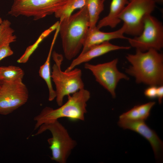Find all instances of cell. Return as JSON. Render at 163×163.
<instances>
[{
  "instance_id": "6da1fadb",
  "label": "cell",
  "mask_w": 163,
  "mask_h": 163,
  "mask_svg": "<svg viewBox=\"0 0 163 163\" xmlns=\"http://www.w3.org/2000/svg\"><path fill=\"white\" fill-rule=\"evenodd\" d=\"M158 51L154 49L144 52L136 50L135 54H128L126 57L131 65L126 72L134 77L137 83L162 85L163 55Z\"/></svg>"
},
{
  "instance_id": "ba28073f",
  "label": "cell",
  "mask_w": 163,
  "mask_h": 163,
  "mask_svg": "<svg viewBox=\"0 0 163 163\" xmlns=\"http://www.w3.org/2000/svg\"><path fill=\"white\" fill-rule=\"evenodd\" d=\"M143 27L141 34L133 38H128L131 46L142 52L150 49L158 51L163 47V25L162 22L151 14L143 19Z\"/></svg>"
},
{
  "instance_id": "7a4b0ae2",
  "label": "cell",
  "mask_w": 163,
  "mask_h": 163,
  "mask_svg": "<svg viewBox=\"0 0 163 163\" xmlns=\"http://www.w3.org/2000/svg\"><path fill=\"white\" fill-rule=\"evenodd\" d=\"M59 32L66 58L71 60L82 48L90 26L89 18L85 5L77 12L60 20Z\"/></svg>"
},
{
  "instance_id": "f1b7e54d",
  "label": "cell",
  "mask_w": 163,
  "mask_h": 163,
  "mask_svg": "<svg viewBox=\"0 0 163 163\" xmlns=\"http://www.w3.org/2000/svg\"></svg>"
},
{
  "instance_id": "4316f807",
  "label": "cell",
  "mask_w": 163,
  "mask_h": 163,
  "mask_svg": "<svg viewBox=\"0 0 163 163\" xmlns=\"http://www.w3.org/2000/svg\"><path fill=\"white\" fill-rule=\"evenodd\" d=\"M102 1L104 2L105 1V0H102Z\"/></svg>"
},
{
  "instance_id": "ac0fdd59",
  "label": "cell",
  "mask_w": 163,
  "mask_h": 163,
  "mask_svg": "<svg viewBox=\"0 0 163 163\" xmlns=\"http://www.w3.org/2000/svg\"><path fill=\"white\" fill-rule=\"evenodd\" d=\"M24 75L20 67L14 66H0V80L2 82L21 79Z\"/></svg>"
},
{
  "instance_id": "9c48e42d",
  "label": "cell",
  "mask_w": 163,
  "mask_h": 163,
  "mask_svg": "<svg viewBox=\"0 0 163 163\" xmlns=\"http://www.w3.org/2000/svg\"><path fill=\"white\" fill-rule=\"evenodd\" d=\"M29 91L22 80L2 82L0 88V114L7 115L24 104Z\"/></svg>"
},
{
  "instance_id": "8fae6325",
  "label": "cell",
  "mask_w": 163,
  "mask_h": 163,
  "mask_svg": "<svg viewBox=\"0 0 163 163\" xmlns=\"http://www.w3.org/2000/svg\"><path fill=\"white\" fill-rule=\"evenodd\" d=\"M118 125L124 129H128L138 133L150 143L154 152L155 158L161 157L163 148V143L156 132L151 129L144 121H133L120 120Z\"/></svg>"
},
{
  "instance_id": "9a60e30c",
  "label": "cell",
  "mask_w": 163,
  "mask_h": 163,
  "mask_svg": "<svg viewBox=\"0 0 163 163\" xmlns=\"http://www.w3.org/2000/svg\"><path fill=\"white\" fill-rule=\"evenodd\" d=\"M154 101L135 106L119 116L120 120L133 121H145L150 115L151 110L155 104Z\"/></svg>"
},
{
  "instance_id": "ffe728a7",
  "label": "cell",
  "mask_w": 163,
  "mask_h": 163,
  "mask_svg": "<svg viewBox=\"0 0 163 163\" xmlns=\"http://www.w3.org/2000/svg\"><path fill=\"white\" fill-rule=\"evenodd\" d=\"M86 0H69L62 8L55 14V17L60 20L67 18L73 11L77 9H80L84 6Z\"/></svg>"
},
{
  "instance_id": "2e32d148",
  "label": "cell",
  "mask_w": 163,
  "mask_h": 163,
  "mask_svg": "<svg viewBox=\"0 0 163 163\" xmlns=\"http://www.w3.org/2000/svg\"><path fill=\"white\" fill-rule=\"evenodd\" d=\"M57 34L56 33L47 59L44 63L40 66L39 71L40 76L45 81L48 87L49 92L48 100L50 101H53L56 97L55 91L53 88L52 83L50 58L53 47Z\"/></svg>"
},
{
  "instance_id": "7c38bea8",
  "label": "cell",
  "mask_w": 163,
  "mask_h": 163,
  "mask_svg": "<svg viewBox=\"0 0 163 163\" xmlns=\"http://www.w3.org/2000/svg\"><path fill=\"white\" fill-rule=\"evenodd\" d=\"M130 48V46L115 45L110 43L109 41L93 46L85 52L80 53L77 58L72 61L65 71H69L81 64L87 62L95 58L110 52L120 50H128Z\"/></svg>"
},
{
  "instance_id": "d6986e66",
  "label": "cell",
  "mask_w": 163,
  "mask_h": 163,
  "mask_svg": "<svg viewBox=\"0 0 163 163\" xmlns=\"http://www.w3.org/2000/svg\"><path fill=\"white\" fill-rule=\"evenodd\" d=\"M11 23L8 20H3L0 24V48L16 41L17 37L13 34L14 30L11 27Z\"/></svg>"
},
{
  "instance_id": "52a82bcc",
  "label": "cell",
  "mask_w": 163,
  "mask_h": 163,
  "mask_svg": "<svg viewBox=\"0 0 163 163\" xmlns=\"http://www.w3.org/2000/svg\"><path fill=\"white\" fill-rule=\"evenodd\" d=\"M155 0H131L125 6L118 18L126 27L125 34L137 36L142 33L143 19L151 14L156 5Z\"/></svg>"
},
{
  "instance_id": "484cf974",
  "label": "cell",
  "mask_w": 163,
  "mask_h": 163,
  "mask_svg": "<svg viewBox=\"0 0 163 163\" xmlns=\"http://www.w3.org/2000/svg\"><path fill=\"white\" fill-rule=\"evenodd\" d=\"M2 84V82H1V81L0 80V86Z\"/></svg>"
},
{
  "instance_id": "8992f818",
  "label": "cell",
  "mask_w": 163,
  "mask_h": 163,
  "mask_svg": "<svg viewBox=\"0 0 163 163\" xmlns=\"http://www.w3.org/2000/svg\"><path fill=\"white\" fill-rule=\"evenodd\" d=\"M8 14L11 16L32 17L35 21L55 14L69 0H13Z\"/></svg>"
},
{
  "instance_id": "83f0119b",
  "label": "cell",
  "mask_w": 163,
  "mask_h": 163,
  "mask_svg": "<svg viewBox=\"0 0 163 163\" xmlns=\"http://www.w3.org/2000/svg\"><path fill=\"white\" fill-rule=\"evenodd\" d=\"M130 0H129V1H130Z\"/></svg>"
},
{
  "instance_id": "5bb4252c",
  "label": "cell",
  "mask_w": 163,
  "mask_h": 163,
  "mask_svg": "<svg viewBox=\"0 0 163 163\" xmlns=\"http://www.w3.org/2000/svg\"><path fill=\"white\" fill-rule=\"evenodd\" d=\"M129 0H112L108 14L100 20L96 26L97 28L106 26L112 28L115 27L121 21L118 17L125 6L129 3Z\"/></svg>"
},
{
  "instance_id": "30bf717a",
  "label": "cell",
  "mask_w": 163,
  "mask_h": 163,
  "mask_svg": "<svg viewBox=\"0 0 163 163\" xmlns=\"http://www.w3.org/2000/svg\"><path fill=\"white\" fill-rule=\"evenodd\" d=\"M117 59L111 61L97 65L86 62L85 68L90 70L96 81L107 90L114 98L116 97L115 89L118 83L122 79L128 80L129 78L118 69Z\"/></svg>"
},
{
  "instance_id": "5b68a950",
  "label": "cell",
  "mask_w": 163,
  "mask_h": 163,
  "mask_svg": "<svg viewBox=\"0 0 163 163\" xmlns=\"http://www.w3.org/2000/svg\"><path fill=\"white\" fill-rule=\"evenodd\" d=\"M38 129L34 136L46 130L51 133L52 137L47 140L51 151V159L59 163H66L77 142L71 137L66 128L57 120L43 124Z\"/></svg>"
},
{
  "instance_id": "e0dca14e",
  "label": "cell",
  "mask_w": 163,
  "mask_h": 163,
  "mask_svg": "<svg viewBox=\"0 0 163 163\" xmlns=\"http://www.w3.org/2000/svg\"><path fill=\"white\" fill-rule=\"evenodd\" d=\"M104 2L102 0H86L87 7L89 18V28L96 26L99 15L104 9Z\"/></svg>"
},
{
  "instance_id": "3957f363",
  "label": "cell",
  "mask_w": 163,
  "mask_h": 163,
  "mask_svg": "<svg viewBox=\"0 0 163 163\" xmlns=\"http://www.w3.org/2000/svg\"><path fill=\"white\" fill-rule=\"evenodd\" d=\"M67 96V101L59 108L54 109L46 107L34 117L36 122L34 130L43 124L63 117L74 121L85 120L87 103L90 97L89 91L84 88Z\"/></svg>"
},
{
  "instance_id": "603a6c76",
  "label": "cell",
  "mask_w": 163,
  "mask_h": 163,
  "mask_svg": "<svg viewBox=\"0 0 163 163\" xmlns=\"http://www.w3.org/2000/svg\"><path fill=\"white\" fill-rule=\"evenodd\" d=\"M163 97V86L162 85L157 86V97L159 104H161Z\"/></svg>"
},
{
  "instance_id": "7402d4cb",
  "label": "cell",
  "mask_w": 163,
  "mask_h": 163,
  "mask_svg": "<svg viewBox=\"0 0 163 163\" xmlns=\"http://www.w3.org/2000/svg\"><path fill=\"white\" fill-rule=\"evenodd\" d=\"M157 86H150L145 89L144 94L148 98L153 99L157 97Z\"/></svg>"
},
{
  "instance_id": "cb8c5ba5",
  "label": "cell",
  "mask_w": 163,
  "mask_h": 163,
  "mask_svg": "<svg viewBox=\"0 0 163 163\" xmlns=\"http://www.w3.org/2000/svg\"><path fill=\"white\" fill-rule=\"evenodd\" d=\"M155 2H158L162 3L163 2V0H155Z\"/></svg>"
},
{
  "instance_id": "277c9868",
  "label": "cell",
  "mask_w": 163,
  "mask_h": 163,
  "mask_svg": "<svg viewBox=\"0 0 163 163\" xmlns=\"http://www.w3.org/2000/svg\"><path fill=\"white\" fill-rule=\"evenodd\" d=\"M52 56L55 63L52 67L51 77L56 87V102L60 106L65 96L84 88L85 86L80 69L75 68L69 71H63L61 69L63 56L54 51Z\"/></svg>"
},
{
  "instance_id": "d4e9b609",
  "label": "cell",
  "mask_w": 163,
  "mask_h": 163,
  "mask_svg": "<svg viewBox=\"0 0 163 163\" xmlns=\"http://www.w3.org/2000/svg\"><path fill=\"white\" fill-rule=\"evenodd\" d=\"M3 21V20H2L1 18H0V24L2 23Z\"/></svg>"
},
{
  "instance_id": "4fadbf2b",
  "label": "cell",
  "mask_w": 163,
  "mask_h": 163,
  "mask_svg": "<svg viewBox=\"0 0 163 163\" xmlns=\"http://www.w3.org/2000/svg\"><path fill=\"white\" fill-rule=\"evenodd\" d=\"M125 29L126 27L124 24L117 30L110 32L101 31L96 26L93 29L89 28L81 53L85 52L93 46L113 39H121L127 40L128 37L124 35Z\"/></svg>"
},
{
  "instance_id": "44dd1931",
  "label": "cell",
  "mask_w": 163,
  "mask_h": 163,
  "mask_svg": "<svg viewBox=\"0 0 163 163\" xmlns=\"http://www.w3.org/2000/svg\"><path fill=\"white\" fill-rule=\"evenodd\" d=\"M13 53L10 44L3 46L0 48V61L3 59L12 55Z\"/></svg>"
}]
</instances>
